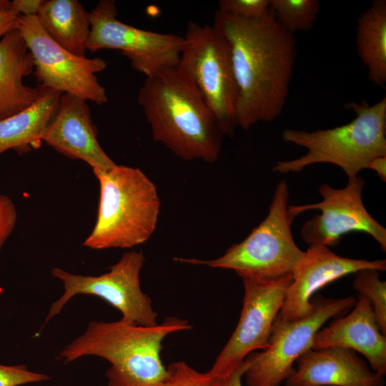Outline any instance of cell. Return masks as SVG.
Returning a JSON list of instances; mask_svg holds the SVG:
<instances>
[{"instance_id": "1", "label": "cell", "mask_w": 386, "mask_h": 386, "mask_svg": "<svg viewBox=\"0 0 386 386\" xmlns=\"http://www.w3.org/2000/svg\"><path fill=\"white\" fill-rule=\"evenodd\" d=\"M213 26L227 41L238 87L237 126L244 130L277 118L284 107L297 57L294 34L271 8L242 19L217 10Z\"/></svg>"}, {"instance_id": "2", "label": "cell", "mask_w": 386, "mask_h": 386, "mask_svg": "<svg viewBox=\"0 0 386 386\" xmlns=\"http://www.w3.org/2000/svg\"><path fill=\"white\" fill-rule=\"evenodd\" d=\"M138 102L155 142L184 160L217 159L224 136L219 123L177 66L146 77Z\"/></svg>"}, {"instance_id": "3", "label": "cell", "mask_w": 386, "mask_h": 386, "mask_svg": "<svg viewBox=\"0 0 386 386\" xmlns=\"http://www.w3.org/2000/svg\"><path fill=\"white\" fill-rule=\"evenodd\" d=\"M192 327L187 320L176 317L153 326L92 320L61 350L59 357L65 363L85 356L107 360L108 386H161L167 375L161 357L164 340Z\"/></svg>"}, {"instance_id": "4", "label": "cell", "mask_w": 386, "mask_h": 386, "mask_svg": "<svg viewBox=\"0 0 386 386\" xmlns=\"http://www.w3.org/2000/svg\"><path fill=\"white\" fill-rule=\"evenodd\" d=\"M93 172L100 189L98 213L83 245L92 249H129L147 241L160 210L155 184L139 169L124 165Z\"/></svg>"}, {"instance_id": "5", "label": "cell", "mask_w": 386, "mask_h": 386, "mask_svg": "<svg viewBox=\"0 0 386 386\" xmlns=\"http://www.w3.org/2000/svg\"><path fill=\"white\" fill-rule=\"evenodd\" d=\"M346 107L355 117L334 128L312 132L285 129L282 139L304 147L307 152L291 160L279 161L273 171L297 172L308 166L327 163L342 169L348 178L356 177L368 162L386 156V98L370 105L366 100L350 102Z\"/></svg>"}, {"instance_id": "6", "label": "cell", "mask_w": 386, "mask_h": 386, "mask_svg": "<svg viewBox=\"0 0 386 386\" xmlns=\"http://www.w3.org/2000/svg\"><path fill=\"white\" fill-rule=\"evenodd\" d=\"M285 180L276 186L264 220L239 243L218 258L202 260L176 257L177 262L231 269L242 277L273 279L292 274L304 251L296 244L291 229L295 217L289 210Z\"/></svg>"}, {"instance_id": "7", "label": "cell", "mask_w": 386, "mask_h": 386, "mask_svg": "<svg viewBox=\"0 0 386 386\" xmlns=\"http://www.w3.org/2000/svg\"><path fill=\"white\" fill-rule=\"evenodd\" d=\"M178 68L193 81L217 119L223 135L232 137L237 126L238 87L229 45L213 25L189 21Z\"/></svg>"}, {"instance_id": "8", "label": "cell", "mask_w": 386, "mask_h": 386, "mask_svg": "<svg viewBox=\"0 0 386 386\" xmlns=\"http://www.w3.org/2000/svg\"><path fill=\"white\" fill-rule=\"evenodd\" d=\"M357 298H312V308L306 315L290 320L276 317L269 346L249 355L244 375L247 386H279L292 373L297 360L312 348L315 334L330 319L347 313Z\"/></svg>"}, {"instance_id": "9", "label": "cell", "mask_w": 386, "mask_h": 386, "mask_svg": "<svg viewBox=\"0 0 386 386\" xmlns=\"http://www.w3.org/2000/svg\"><path fill=\"white\" fill-rule=\"evenodd\" d=\"M144 261L142 252H127L109 267V272L99 276L76 274L62 268H53L51 274L62 282L64 293L51 305L44 324L59 315L78 295L102 298L120 312L121 320L124 322L144 326L158 324V314L140 286V272Z\"/></svg>"}, {"instance_id": "10", "label": "cell", "mask_w": 386, "mask_h": 386, "mask_svg": "<svg viewBox=\"0 0 386 386\" xmlns=\"http://www.w3.org/2000/svg\"><path fill=\"white\" fill-rule=\"evenodd\" d=\"M15 29L31 54L38 84L101 105L108 100L96 74L106 69L102 58L79 56L55 42L36 16H19Z\"/></svg>"}, {"instance_id": "11", "label": "cell", "mask_w": 386, "mask_h": 386, "mask_svg": "<svg viewBox=\"0 0 386 386\" xmlns=\"http://www.w3.org/2000/svg\"><path fill=\"white\" fill-rule=\"evenodd\" d=\"M89 15L87 50H119L130 61L132 67L146 77L177 66L183 36L144 30L120 21L113 0L99 1Z\"/></svg>"}, {"instance_id": "12", "label": "cell", "mask_w": 386, "mask_h": 386, "mask_svg": "<svg viewBox=\"0 0 386 386\" xmlns=\"http://www.w3.org/2000/svg\"><path fill=\"white\" fill-rule=\"evenodd\" d=\"M243 305L236 328L209 370L212 377L231 372L256 350L269 346L274 320L292 275L273 279L242 277Z\"/></svg>"}, {"instance_id": "13", "label": "cell", "mask_w": 386, "mask_h": 386, "mask_svg": "<svg viewBox=\"0 0 386 386\" xmlns=\"http://www.w3.org/2000/svg\"><path fill=\"white\" fill-rule=\"evenodd\" d=\"M364 185V179L359 176L348 178L347 185L341 189L324 184L319 187L321 202L290 205L295 217L307 210L320 211L303 224L300 234L304 242L334 247L343 235L360 232L368 234L385 251L386 229L365 208L362 197Z\"/></svg>"}, {"instance_id": "14", "label": "cell", "mask_w": 386, "mask_h": 386, "mask_svg": "<svg viewBox=\"0 0 386 386\" xmlns=\"http://www.w3.org/2000/svg\"><path fill=\"white\" fill-rule=\"evenodd\" d=\"M386 269L385 259L366 260L338 255L323 244H310L292 272L284 302L277 316L282 320L302 317L312 308L314 294L327 284L362 269Z\"/></svg>"}, {"instance_id": "15", "label": "cell", "mask_w": 386, "mask_h": 386, "mask_svg": "<svg viewBox=\"0 0 386 386\" xmlns=\"http://www.w3.org/2000/svg\"><path fill=\"white\" fill-rule=\"evenodd\" d=\"M41 140L70 159L85 162L92 169L106 170L117 164L98 142L86 101L69 94H61Z\"/></svg>"}, {"instance_id": "16", "label": "cell", "mask_w": 386, "mask_h": 386, "mask_svg": "<svg viewBox=\"0 0 386 386\" xmlns=\"http://www.w3.org/2000/svg\"><path fill=\"white\" fill-rule=\"evenodd\" d=\"M286 386H385V377L356 352L340 347L310 349L295 362Z\"/></svg>"}, {"instance_id": "17", "label": "cell", "mask_w": 386, "mask_h": 386, "mask_svg": "<svg viewBox=\"0 0 386 386\" xmlns=\"http://www.w3.org/2000/svg\"><path fill=\"white\" fill-rule=\"evenodd\" d=\"M350 349L362 354L373 371L386 375V337L381 332L370 301L359 295L352 311L338 317L315 334L312 348Z\"/></svg>"}, {"instance_id": "18", "label": "cell", "mask_w": 386, "mask_h": 386, "mask_svg": "<svg viewBox=\"0 0 386 386\" xmlns=\"http://www.w3.org/2000/svg\"><path fill=\"white\" fill-rule=\"evenodd\" d=\"M34 71V63L19 32L13 29L0 39V119L31 105L38 96L24 78Z\"/></svg>"}, {"instance_id": "19", "label": "cell", "mask_w": 386, "mask_h": 386, "mask_svg": "<svg viewBox=\"0 0 386 386\" xmlns=\"http://www.w3.org/2000/svg\"><path fill=\"white\" fill-rule=\"evenodd\" d=\"M38 96L23 111L0 119V154L38 147L62 93L37 84Z\"/></svg>"}, {"instance_id": "20", "label": "cell", "mask_w": 386, "mask_h": 386, "mask_svg": "<svg viewBox=\"0 0 386 386\" xmlns=\"http://www.w3.org/2000/svg\"><path fill=\"white\" fill-rule=\"evenodd\" d=\"M45 32L58 44L86 56L91 33L89 13L76 0H48L36 16Z\"/></svg>"}, {"instance_id": "21", "label": "cell", "mask_w": 386, "mask_h": 386, "mask_svg": "<svg viewBox=\"0 0 386 386\" xmlns=\"http://www.w3.org/2000/svg\"><path fill=\"white\" fill-rule=\"evenodd\" d=\"M356 47L369 80L386 84V1L374 0L357 20Z\"/></svg>"}, {"instance_id": "22", "label": "cell", "mask_w": 386, "mask_h": 386, "mask_svg": "<svg viewBox=\"0 0 386 386\" xmlns=\"http://www.w3.org/2000/svg\"><path fill=\"white\" fill-rule=\"evenodd\" d=\"M279 24L289 33L311 29L320 11L317 0H271Z\"/></svg>"}, {"instance_id": "23", "label": "cell", "mask_w": 386, "mask_h": 386, "mask_svg": "<svg viewBox=\"0 0 386 386\" xmlns=\"http://www.w3.org/2000/svg\"><path fill=\"white\" fill-rule=\"evenodd\" d=\"M354 288L371 303L378 326L386 335V282L375 269H362L355 273Z\"/></svg>"}, {"instance_id": "24", "label": "cell", "mask_w": 386, "mask_h": 386, "mask_svg": "<svg viewBox=\"0 0 386 386\" xmlns=\"http://www.w3.org/2000/svg\"><path fill=\"white\" fill-rule=\"evenodd\" d=\"M212 377L208 370L201 372L184 361L172 362L161 386H210Z\"/></svg>"}, {"instance_id": "25", "label": "cell", "mask_w": 386, "mask_h": 386, "mask_svg": "<svg viewBox=\"0 0 386 386\" xmlns=\"http://www.w3.org/2000/svg\"><path fill=\"white\" fill-rule=\"evenodd\" d=\"M271 0H220L217 11L239 19L262 16L270 7Z\"/></svg>"}, {"instance_id": "26", "label": "cell", "mask_w": 386, "mask_h": 386, "mask_svg": "<svg viewBox=\"0 0 386 386\" xmlns=\"http://www.w3.org/2000/svg\"><path fill=\"white\" fill-rule=\"evenodd\" d=\"M49 376L31 371L25 365L0 364V386H19L46 381Z\"/></svg>"}, {"instance_id": "27", "label": "cell", "mask_w": 386, "mask_h": 386, "mask_svg": "<svg viewBox=\"0 0 386 386\" xmlns=\"http://www.w3.org/2000/svg\"><path fill=\"white\" fill-rule=\"evenodd\" d=\"M16 218V209L11 199L8 196L0 194V251L12 233Z\"/></svg>"}, {"instance_id": "28", "label": "cell", "mask_w": 386, "mask_h": 386, "mask_svg": "<svg viewBox=\"0 0 386 386\" xmlns=\"http://www.w3.org/2000/svg\"><path fill=\"white\" fill-rule=\"evenodd\" d=\"M247 368V363L244 360L231 372L213 377L210 386H243L242 379Z\"/></svg>"}, {"instance_id": "29", "label": "cell", "mask_w": 386, "mask_h": 386, "mask_svg": "<svg viewBox=\"0 0 386 386\" xmlns=\"http://www.w3.org/2000/svg\"><path fill=\"white\" fill-rule=\"evenodd\" d=\"M44 0H14L11 1V10L19 16H37Z\"/></svg>"}, {"instance_id": "30", "label": "cell", "mask_w": 386, "mask_h": 386, "mask_svg": "<svg viewBox=\"0 0 386 386\" xmlns=\"http://www.w3.org/2000/svg\"><path fill=\"white\" fill-rule=\"evenodd\" d=\"M18 16L12 10L0 11V39L15 29Z\"/></svg>"}, {"instance_id": "31", "label": "cell", "mask_w": 386, "mask_h": 386, "mask_svg": "<svg viewBox=\"0 0 386 386\" xmlns=\"http://www.w3.org/2000/svg\"><path fill=\"white\" fill-rule=\"evenodd\" d=\"M365 169H370L377 173L380 178L386 181V156H378L372 158L367 164Z\"/></svg>"}, {"instance_id": "32", "label": "cell", "mask_w": 386, "mask_h": 386, "mask_svg": "<svg viewBox=\"0 0 386 386\" xmlns=\"http://www.w3.org/2000/svg\"><path fill=\"white\" fill-rule=\"evenodd\" d=\"M11 10V1L0 0V11Z\"/></svg>"}]
</instances>
